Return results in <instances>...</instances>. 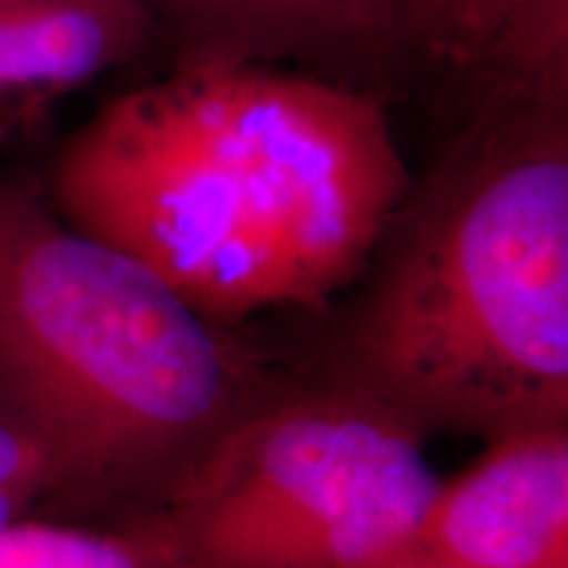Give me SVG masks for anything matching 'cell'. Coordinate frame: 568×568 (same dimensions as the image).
Segmentation results:
<instances>
[{"instance_id":"6da1fadb","label":"cell","mask_w":568,"mask_h":568,"mask_svg":"<svg viewBox=\"0 0 568 568\" xmlns=\"http://www.w3.org/2000/svg\"><path fill=\"white\" fill-rule=\"evenodd\" d=\"M410 182L374 90L274 67H174L63 140L51 209L226 326L351 287Z\"/></svg>"},{"instance_id":"7a4b0ae2","label":"cell","mask_w":568,"mask_h":568,"mask_svg":"<svg viewBox=\"0 0 568 568\" xmlns=\"http://www.w3.org/2000/svg\"><path fill=\"white\" fill-rule=\"evenodd\" d=\"M355 282L326 385L422 437L568 424V103L477 105Z\"/></svg>"},{"instance_id":"3957f363","label":"cell","mask_w":568,"mask_h":568,"mask_svg":"<svg viewBox=\"0 0 568 568\" xmlns=\"http://www.w3.org/2000/svg\"><path fill=\"white\" fill-rule=\"evenodd\" d=\"M253 387L222 326L0 176V408L51 464L55 503L145 516Z\"/></svg>"},{"instance_id":"277c9868","label":"cell","mask_w":568,"mask_h":568,"mask_svg":"<svg viewBox=\"0 0 568 568\" xmlns=\"http://www.w3.org/2000/svg\"><path fill=\"white\" fill-rule=\"evenodd\" d=\"M424 439L332 385L255 400L126 524L169 568H372L414 542L439 485Z\"/></svg>"},{"instance_id":"5b68a950","label":"cell","mask_w":568,"mask_h":568,"mask_svg":"<svg viewBox=\"0 0 568 568\" xmlns=\"http://www.w3.org/2000/svg\"><path fill=\"white\" fill-rule=\"evenodd\" d=\"M414 545L458 568H568V424L487 439L439 479Z\"/></svg>"},{"instance_id":"8992f818","label":"cell","mask_w":568,"mask_h":568,"mask_svg":"<svg viewBox=\"0 0 568 568\" xmlns=\"http://www.w3.org/2000/svg\"><path fill=\"white\" fill-rule=\"evenodd\" d=\"M174 67H274L353 84L403 59L389 0H138ZM303 69V71H305ZM368 90V88H366Z\"/></svg>"},{"instance_id":"52a82bcc","label":"cell","mask_w":568,"mask_h":568,"mask_svg":"<svg viewBox=\"0 0 568 568\" xmlns=\"http://www.w3.org/2000/svg\"><path fill=\"white\" fill-rule=\"evenodd\" d=\"M403 59L474 84L477 105L568 103V0H389Z\"/></svg>"},{"instance_id":"ba28073f","label":"cell","mask_w":568,"mask_h":568,"mask_svg":"<svg viewBox=\"0 0 568 568\" xmlns=\"http://www.w3.org/2000/svg\"><path fill=\"white\" fill-rule=\"evenodd\" d=\"M151 40L138 0H0V138Z\"/></svg>"},{"instance_id":"9c48e42d","label":"cell","mask_w":568,"mask_h":568,"mask_svg":"<svg viewBox=\"0 0 568 568\" xmlns=\"http://www.w3.org/2000/svg\"><path fill=\"white\" fill-rule=\"evenodd\" d=\"M0 568H169L134 527L113 529L24 518L0 529Z\"/></svg>"},{"instance_id":"30bf717a","label":"cell","mask_w":568,"mask_h":568,"mask_svg":"<svg viewBox=\"0 0 568 568\" xmlns=\"http://www.w3.org/2000/svg\"><path fill=\"white\" fill-rule=\"evenodd\" d=\"M40 506V500L34 497L30 489H24L17 481L6 479L0 474V529L11 527V524L24 521V518H32L34 508Z\"/></svg>"},{"instance_id":"8fae6325","label":"cell","mask_w":568,"mask_h":568,"mask_svg":"<svg viewBox=\"0 0 568 568\" xmlns=\"http://www.w3.org/2000/svg\"><path fill=\"white\" fill-rule=\"evenodd\" d=\"M372 568H458V566L445 564V560L429 556V552L416 548V545L410 542V545H406V548L393 552V556L379 560V564Z\"/></svg>"}]
</instances>
